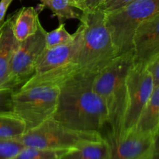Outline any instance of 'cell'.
Instances as JSON below:
<instances>
[{"label": "cell", "mask_w": 159, "mask_h": 159, "mask_svg": "<svg viewBox=\"0 0 159 159\" xmlns=\"http://www.w3.org/2000/svg\"><path fill=\"white\" fill-rule=\"evenodd\" d=\"M94 77L75 76L59 85L54 120L73 130L101 132L108 124V113L93 89Z\"/></svg>", "instance_id": "6da1fadb"}, {"label": "cell", "mask_w": 159, "mask_h": 159, "mask_svg": "<svg viewBox=\"0 0 159 159\" xmlns=\"http://www.w3.org/2000/svg\"><path fill=\"white\" fill-rule=\"evenodd\" d=\"M13 139L25 147L70 150L85 143L103 140L104 136L101 132L82 131L68 128L51 117Z\"/></svg>", "instance_id": "5b68a950"}, {"label": "cell", "mask_w": 159, "mask_h": 159, "mask_svg": "<svg viewBox=\"0 0 159 159\" xmlns=\"http://www.w3.org/2000/svg\"><path fill=\"white\" fill-rule=\"evenodd\" d=\"M79 21L82 42L72 64L74 75L96 76L118 55L106 27L103 12H82Z\"/></svg>", "instance_id": "7a4b0ae2"}, {"label": "cell", "mask_w": 159, "mask_h": 159, "mask_svg": "<svg viewBox=\"0 0 159 159\" xmlns=\"http://www.w3.org/2000/svg\"><path fill=\"white\" fill-rule=\"evenodd\" d=\"M147 159H158V152L155 153L153 155H152V156L149 157V158Z\"/></svg>", "instance_id": "484cf974"}, {"label": "cell", "mask_w": 159, "mask_h": 159, "mask_svg": "<svg viewBox=\"0 0 159 159\" xmlns=\"http://www.w3.org/2000/svg\"><path fill=\"white\" fill-rule=\"evenodd\" d=\"M105 138L110 148L108 159H147L158 152V135L130 131L116 141Z\"/></svg>", "instance_id": "9c48e42d"}, {"label": "cell", "mask_w": 159, "mask_h": 159, "mask_svg": "<svg viewBox=\"0 0 159 159\" xmlns=\"http://www.w3.org/2000/svg\"><path fill=\"white\" fill-rule=\"evenodd\" d=\"M131 53L119 55L93 81V89L107 107L110 130L104 137L117 140L122 133L126 107V77L132 62Z\"/></svg>", "instance_id": "3957f363"}, {"label": "cell", "mask_w": 159, "mask_h": 159, "mask_svg": "<svg viewBox=\"0 0 159 159\" xmlns=\"http://www.w3.org/2000/svg\"><path fill=\"white\" fill-rule=\"evenodd\" d=\"M13 14L12 30L17 41L22 42L36 32L40 22L34 7H22Z\"/></svg>", "instance_id": "5bb4252c"}, {"label": "cell", "mask_w": 159, "mask_h": 159, "mask_svg": "<svg viewBox=\"0 0 159 159\" xmlns=\"http://www.w3.org/2000/svg\"><path fill=\"white\" fill-rule=\"evenodd\" d=\"M24 145L14 139L0 140V159H12Z\"/></svg>", "instance_id": "ffe728a7"}, {"label": "cell", "mask_w": 159, "mask_h": 159, "mask_svg": "<svg viewBox=\"0 0 159 159\" xmlns=\"http://www.w3.org/2000/svg\"><path fill=\"white\" fill-rule=\"evenodd\" d=\"M159 14V0H134L105 14V24L117 55L132 52L135 31L144 20Z\"/></svg>", "instance_id": "277c9868"}, {"label": "cell", "mask_w": 159, "mask_h": 159, "mask_svg": "<svg viewBox=\"0 0 159 159\" xmlns=\"http://www.w3.org/2000/svg\"><path fill=\"white\" fill-rule=\"evenodd\" d=\"M145 68L153 79L155 85H159V56L146 63Z\"/></svg>", "instance_id": "cb8c5ba5"}, {"label": "cell", "mask_w": 159, "mask_h": 159, "mask_svg": "<svg viewBox=\"0 0 159 159\" xmlns=\"http://www.w3.org/2000/svg\"><path fill=\"white\" fill-rule=\"evenodd\" d=\"M25 131L23 121L12 111L0 113V140L18 138Z\"/></svg>", "instance_id": "2e32d148"}, {"label": "cell", "mask_w": 159, "mask_h": 159, "mask_svg": "<svg viewBox=\"0 0 159 159\" xmlns=\"http://www.w3.org/2000/svg\"><path fill=\"white\" fill-rule=\"evenodd\" d=\"M158 130L159 85H157L154 88L145 107L141 111L136 124L130 131L158 135Z\"/></svg>", "instance_id": "4fadbf2b"}, {"label": "cell", "mask_w": 159, "mask_h": 159, "mask_svg": "<svg viewBox=\"0 0 159 159\" xmlns=\"http://www.w3.org/2000/svg\"><path fill=\"white\" fill-rule=\"evenodd\" d=\"M12 2V0H1L0 1V28L4 23L6 12Z\"/></svg>", "instance_id": "d4e9b609"}, {"label": "cell", "mask_w": 159, "mask_h": 159, "mask_svg": "<svg viewBox=\"0 0 159 159\" xmlns=\"http://www.w3.org/2000/svg\"><path fill=\"white\" fill-rule=\"evenodd\" d=\"M110 148L108 141L103 140L87 142L68 151L61 159H108Z\"/></svg>", "instance_id": "9a60e30c"}, {"label": "cell", "mask_w": 159, "mask_h": 159, "mask_svg": "<svg viewBox=\"0 0 159 159\" xmlns=\"http://www.w3.org/2000/svg\"><path fill=\"white\" fill-rule=\"evenodd\" d=\"M68 151V149L39 148L24 146L12 159H61Z\"/></svg>", "instance_id": "ac0fdd59"}, {"label": "cell", "mask_w": 159, "mask_h": 159, "mask_svg": "<svg viewBox=\"0 0 159 159\" xmlns=\"http://www.w3.org/2000/svg\"><path fill=\"white\" fill-rule=\"evenodd\" d=\"M104 0H70L71 6L83 13L98 10Z\"/></svg>", "instance_id": "44dd1931"}, {"label": "cell", "mask_w": 159, "mask_h": 159, "mask_svg": "<svg viewBox=\"0 0 159 159\" xmlns=\"http://www.w3.org/2000/svg\"><path fill=\"white\" fill-rule=\"evenodd\" d=\"M75 34H71L66 30L65 23L59 24L58 27L51 32H47L45 35V48H51L52 47L68 43L74 39Z\"/></svg>", "instance_id": "d6986e66"}, {"label": "cell", "mask_w": 159, "mask_h": 159, "mask_svg": "<svg viewBox=\"0 0 159 159\" xmlns=\"http://www.w3.org/2000/svg\"><path fill=\"white\" fill-rule=\"evenodd\" d=\"M13 92L9 89H0V113L12 111L11 97Z\"/></svg>", "instance_id": "603a6c76"}, {"label": "cell", "mask_w": 159, "mask_h": 159, "mask_svg": "<svg viewBox=\"0 0 159 159\" xmlns=\"http://www.w3.org/2000/svg\"><path fill=\"white\" fill-rule=\"evenodd\" d=\"M155 86L153 79L146 69L145 65L132 62L126 77V107L122 133L118 139L134 128Z\"/></svg>", "instance_id": "ba28073f"}, {"label": "cell", "mask_w": 159, "mask_h": 159, "mask_svg": "<svg viewBox=\"0 0 159 159\" xmlns=\"http://www.w3.org/2000/svg\"><path fill=\"white\" fill-rule=\"evenodd\" d=\"M46 33L39 22L36 32L23 41L19 42L11 61L7 79L0 89L17 91L35 75L36 62L45 48Z\"/></svg>", "instance_id": "52a82bcc"}, {"label": "cell", "mask_w": 159, "mask_h": 159, "mask_svg": "<svg viewBox=\"0 0 159 159\" xmlns=\"http://www.w3.org/2000/svg\"><path fill=\"white\" fill-rule=\"evenodd\" d=\"M43 7L48 8L54 16L57 17L59 23H64L65 20L71 19L79 20L81 14L75 11L70 0H44L41 2Z\"/></svg>", "instance_id": "e0dca14e"}, {"label": "cell", "mask_w": 159, "mask_h": 159, "mask_svg": "<svg viewBox=\"0 0 159 159\" xmlns=\"http://www.w3.org/2000/svg\"><path fill=\"white\" fill-rule=\"evenodd\" d=\"M134 61L145 65L159 56V14L141 23L132 43Z\"/></svg>", "instance_id": "30bf717a"}, {"label": "cell", "mask_w": 159, "mask_h": 159, "mask_svg": "<svg viewBox=\"0 0 159 159\" xmlns=\"http://www.w3.org/2000/svg\"><path fill=\"white\" fill-rule=\"evenodd\" d=\"M134 0H104L98 10L108 14L124 7Z\"/></svg>", "instance_id": "7402d4cb"}, {"label": "cell", "mask_w": 159, "mask_h": 159, "mask_svg": "<svg viewBox=\"0 0 159 159\" xmlns=\"http://www.w3.org/2000/svg\"><path fill=\"white\" fill-rule=\"evenodd\" d=\"M74 34L75 37L71 41L43 49L36 62L35 75L51 71L70 62L73 64L82 42L79 26Z\"/></svg>", "instance_id": "8fae6325"}, {"label": "cell", "mask_w": 159, "mask_h": 159, "mask_svg": "<svg viewBox=\"0 0 159 159\" xmlns=\"http://www.w3.org/2000/svg\"><path fill=\"white\" fill-rule=\"evenodd\" d=\"M40 2H42V1H44V0H40Z\"/></svg>", "instance_id": "4316f807"}, {"label": "cell", "mask_w": 159, "mask_h": 159, "mask_svg": "<svg viewBox=\"0 0 159 159\" xmlns=\"http://www.w3.org/2000/svg\"><path fill=\"white\" fill-rule=\"evenodd\" d=\"M59 92L58 85H34L12 93V112L23 121L26 131L52 117Z\"/></svg>", "instance_id": "8992f818"}, {"label": "cell", "mask_w": 159, "mask_h": 159, "mask_svg": "<svg viewBox=\"0 0 159 159\" xmlns=\"http://www.w3.org/2000/svg\"><path fill=\"white\" fill-rule=\"evenodd\" d=\"M13 14L9 16L0 28V87L7 79L11 61L19 44L12 30Z\"/></svg>", "instance_id": "7c38bea8"}]
</instances>
